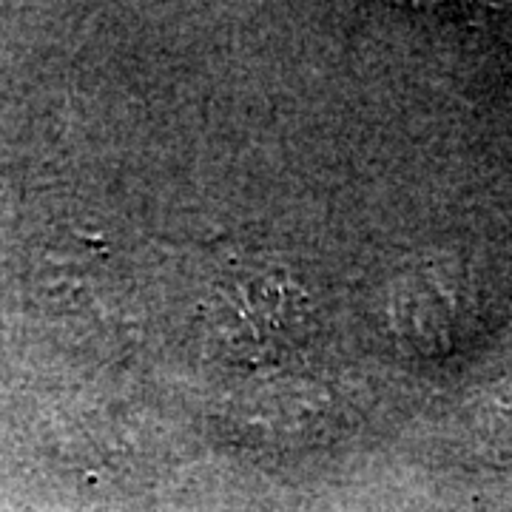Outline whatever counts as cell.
Listing matches in <instances>:
<instances>
[{
	"mask_svg": "<svg viewBox=\"0 0 512 512\" xmlns=\"http://www.w3.org/2000/svg\"><path fill=\"white\" fill-rule=\"evenodd\" d=\"M208 325L217 328L225 348L259 362L296 348L305 330L302 291L279 271H231L208 299Z\"/></svg>",
	"mask_w": 512,
	"mask_h": 512,
	"instance_id": "6da1fadb",
	"label": "cell"
}]
</instances>
